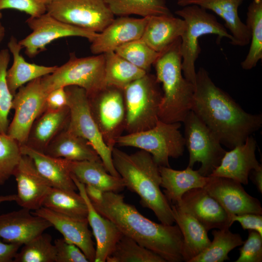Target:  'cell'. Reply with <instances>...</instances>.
I'll use <instances>...</instances> for the list:
<instances>
[{"instance_id":"6da1fadb","label":"cell","mask_w":262,"mask_h":262,"mask_svg":"<svg viewBox=\"0 0 262 262\" xmlns=\"http://www.w3.org/2000/svg\"><path fill=\"white\" fill-rule=\"evenodd\" d=\"M191 110L230 149L244 143L262 126V115L243 110L203 67L196 73Z\"/></svg>"},{"instance_id":"7a4b0ae2","label":"cell","mask_w":262,"mask_h":262,"mask_svg":"<svg viewBox=\"0 0 262 262\" xmlns=\"http://www.w3.org/2000/svg\"><path fill=\"white\" fill-rule=\"evenodd\" d=\"M96 210L112 221L123 235L163 258L165 262L183 261V236L178 226L155 223L126 203L123 195L104 192L102 200L92 203Z\"/></svg>"},{"instance_id":"3957f363","label":"cell","mask_w":262,"mask_h":262,"mask_svg":"<svg viewBox=\"0 0 262 262\" xmlns=\"http://www.w3.org/2000/svg\"><path fill=\"white\" fill-rule=\"evenodd\" d=\"M112 159L125 187L138 195L142 206L152 210L161 223L173 225L171 204L160 189L159 166L151 154L141 149L129 154L115 147Z\"/></svg>"},{"instance_id":"277c9868","label":"cell","mask_w":262,"mask_h":262,"mask_svg":"<svg viewBox=\"0 0 262 262\" xmlns=\"http://www.w3.org/2000/svg\"><path fill=\"white\" fill-rule=\"evenodd\" d=\"M180 43V37L153 64L157 81L162 84L159 118L166 123L183 122L192 108L195 85L182 73Z\"/></svg>"},{"instance_id":"5b68a950","label":"cell","mask_w":262,"mask_h":262,"mask_svg":"<svg viewBox=\"0 0 262 262\" xmlns=\"http://www.w3.org/2000/svg\"><path fill=\"white\" fill-rule=\"evenodd\" d=\"M185 23V30L180 36L181 68L185 78L194 84L196 71L195 63L201 52L199 38L205 34H213L220 39L233 40L231 35L216 17L206 9L196 5H189L175 12Z\"/></svg>"},{"instance_id":"8992f818","label":"cell","mask_w":262,"mask_h":262,"mask_svg":"<svg viewBox=\"0 0 262 262\" xmlns=\"http://www.w3.org/2000/svg\"><path fill=\"white\" fill-rule=\"evenodd\" d=\"M155 75L148 72L123 90L126 109L125 130L128 133L150 129L159 120L163 92Z\"/></svg>"},{"instance_id":"52a82bcc","label":"cell","mask_w":262,"mask_h":262,"mask_svg":"<svg viewBox=\"0 0 262 262\" xmlns=\"http://www.w3.org/2000/svg\"><path fill=\"white\" fill-rule=\"evenodd\" d=\"M104 72V54L79 58L72 53L67 62L42 77L41 81L48 94L61 87L77 86L90 96L105 86Z\"/></svg>"},{"instance_id":"ba28073f","label":"cell","mask_w":262,"mask_h":262,"mask_svg":"<svg viewBox=\"0 0 262 262\" xmlns=\"http://www.w3.org/2000/svg\"><path fill=\"white\" fill-rule=\"evenodd\" d=\"M180 127V122L166 123L159 120L147 130L121 135L116 144L146 151L159 166L170 167L169 158H178L184 150V138L179 130Z\"/></svg>"},{"instance_id":"9c48e42d","label":"cell","mask_w":262,"mask_h":262,"mask_svg":"<svg viewBox=\"0 0 262 262\" xmlns=\"http://www.w3.org/2000/svg\"><path fill=\"white\" fill-rule=\"evenodd\" d=\"M65 87L69 109V117L66 129L85 139L91 144L110 174L120 177L113 164L112 150L104 141L91 114L86 91L77 86Z\"/></svg>"},{"instance_id":"30bf717a","label":"cell","mask_w":262,"mask_h":262,"mask_svg":"<svg viewBox=\"0 0 262 262\" xmlns=\"http://www.w3.org/2000/svg\"><path fill=\"white\" fill-rule=\"evenodd\" d=\"M184 141L189 152L188 167L196 163L201 166L197 170L202 176H210L220 164L226 151L213 132L191 110L185 117Z\"/></svg>"},{"instance_id":"8fae6325","label":"cell","mask_w":262,"mask_h":262,"mask_svg":"<svg viewBox=\"0 0 262 262\" xmlns=\"http://www.w3.org/2000/svg\"><path fill=\"white\" fill-rule=\"evenodd\" d=\"M87 97L91 114L104 141L112 150L125 130L126 109L123 90L105 86Z\"/></svg>"},{"instance_id":"7c38bea8","label":"cell","mask_w":262,"mask_h":262,"mask_svg":"<svg viewBox=\"0 0 262 262\" xmlns=\"http://www.w3.org/2000/svg\"><path fill=\"white\" fill-rule=\"evenodd\" d=\"M46 6L58 20L98 33L115 18L104 0H52Z\"/></svg>"},{"instance_id":"4fadbf2b","label":"cell","mask_w":262,"mask_h":262,"mask_svg":"<svg viewBox=\"0 0 262 262\" xmlns=\"http://www.w3.org/2000/svg\"><path fill=\"white\" fill-rule=\"evenodd\" d=\"M41 78L35 79L20 87L13 97V118L7 134L20 145L27 143L31 128L42 114L48 95L43 89Z\"/></svg>"},{"instance_id":"5bb4252c","label":"cell","mask_w":262,"mask_h":262,"mask_svg":"<svg viewBox=\"0 0 262 262\" xmlns=\"http://www.w3.org/2000/svg\"><path fill=\"white\" fill-rule=\"evenodd\" d=\"M26 22L32 32L18 42L25 49V54L31 58L44 51L48 45L57 39L78 36L91 42L98 33L62 22L47 12L37 16H30Z\"/></svg>"},{"instance_id":"9a60e30c","label":"cell","mask_w":262,"mask_h":262,"mask_svg":"<svg viewBox=\"0 0 262 262\" xmlns=\"http://www.w3.org/2000/svg\"><path fill=\"white\" fill-rule=\"evenodd\" d=\"M208 177L204 188L220 203L229 216L247 213L262 214L260 202L249 195L241 183L225 177Z\"/></svg>"},{"instance_id":"2e32d148","label":"cell","mask_w":262,"mask_h":262,"mask_svg":"<svg viewBox=\"0 0 262 262\" xmlns=\"http://www.w3.org/2000/svg\"><path fill=\"white\" fill-rule=\"evenodd\" d=\"M175 205L195 218L207 231L229 229L233 224L224 209L204 188L187 191Z\"/></svg>"},{"instance_id":"e0dca14e","label":"cell","mask_w":262,"mask_h":262,"mask_svg":"<svg viewBox=\"0 0 262 262\" xmlns=\"http://www.w3.org/2000/svg\"><path fill=\"white\" fill-rule=\"evenodd\" d=\"M13 176L17 185L15 202L22 208L30 211L42 207L52 186L38 172L32 159L22 154Z\"/></svg>"},{"instance_id":"ac0fdd59","label":"cell","mask_w":262,"mask_h":262,"mask_svg":"<svg viewBox=\"0 0 262 262\" xmlns=\"http://www.w3.org/2000/svg\"><path fill=\"white\" fill-rule=\"evenodd\" d=\"M147 20V17L136 18L120 16L114 18L91 42V52L97 55L115 51L126 43L140 39Z\"/></svg>"},{"instance_id":"d6986e66","label":"cell","mask_w":262,"mask_h":262,"mask_svg":"<svg viewBox=\"0 0 262 262\" xmlns=\"http://www.w3.org/2000/svg\"><path fill=\"white\" fill-rule=\"evenodd\" d=\"M49 221L66 241L77 246L90 262L95 261L96 248L87 219H79L41 207L32 212Z\"/></svg>"},{"instance_id":"ffe728a7","label":"cell","mask_w":262,"mask_h":262,"mask_svg":"<svg viewBox=\"0 0 262 262\" xmlns=\"http://www.w3.org/2000/svg\"><path fill=\"white\" fill-rule=\"evenodd\" d=\"M51 227L47 220L22 208L0 214V239L22 246Z\"/></svg>"},{"instance_id":"44dd1931","label":"cell","mask_w":262,"mask_h":262,"mask_svg":"<svg viewBox=\"0 0 262 262\" xmlns=\"http://www.w3.org/2000/svg\"><path fill=\"white\" fill-rule=\"evenodd\" d=\"M256 145L251 135L244 143L226 151L220 164L210 176L230 178L247 184L250 173L260 165L255 154Z\"/></svg>"},{"instance_id":"7402d4cb","label":"cell","mask_w":262,"mask_h":262,"mask_svg":"<svg viewBox=\"0 0 262 262\" xmlns=\"http://www.w3.org/2000/svg\"><path fill=\"white\" fill-rule=\"evenodd\" d=\"M79 194L84 198L88 209L87 220L96 241L95 262H105L123 235L110 220L99 214L86 195L85 185L71 174Z\"/></svg>"},{"instance_id":"603a6c76","label":"cell","mask_w":262,"mask_h":262,"mask_svg":"<svg viewBox=\"0 0 262 262\" xmlns=\"http://www.w3.org/2000/svg\"><path fill=\"white\" fill-rule=\"evenodd\" d=\"M243 0H178L177 4L182 7L196 5L206 10H210L221 17L224 26L229 30L234 46H245L250 41V33L246 24L238 15V8Z\"/></svg>"},{"instance_id":"cb8c5ba5","label":"cell","mask_w":262,"mask_h":262,"mask_svg":"<svg viewBox=\"0 0 262 262\" xmlns=\"http://www.w3.org/2000/svg\"><path fill=\"white\" fill-rule=\"evenodd\" d=\"M185 29L184 20L173 15L150 16L147 17L141 39L154 50L161 53L180 37Z\"/></svg>"},{"instance_id":"d4e9b609","label":"cell","mask_w":262,"mask_h":262,"mask_svg":"<svg viewBox=\"0 0 262 262\" xmlns=\"http://www.w3.org/2000/svg\"><path fill=\"white\" fill-rule=\"evenodd\" d=\"M64 160L70 174L85 185L94 186L104 192L118 193L125 187L122 179L110 174L101 161H71Z\"/></svg>"},{"instance_id":"484cf974","label":"cell","mask_w":262,"mask_h":262,"mask_svg":"<svg viewBox=\"0 0 262 262\" xmlns=\"http://www.w3.org/2000/svg\"><path fill=\"white\" fill-rule=\"evenodd\" d=\"M7 47L12 54L13 62L11 67L7 70L6 78L9 89L13 96L25 84L53 73L58 66L27 62L20 54L23 48L14 36L10 37Z\"/></svg>"},{"instance_id":"4316f807","label":"cell","mask_w":262,"mask_h":262,"mask_svg":"<svg viewBox=\"0 0 262 262\" xmlns=\"http://www.w3.org/2000/svg\"><path fill=\"white\" fill-rule=\"evenodd\" d=\"M175 222L183 236V261L189 262L208 247L211 241L208 231L195 218L182 211L176 205H171Z\"/></svg>"},{"instance_id":"83f0119b","label":"cell","mask_w":262,"mask_h":262,"mask_svg":"<svg viewBox=\"0 0 262 262\" xmlns=\"http://www.w3.org/2000/svg\"><path fill=\"white\" fill-rule=\"evenodd\" d=\"M44 153L54 158L71 161H101L96 151L86 140L69 131L66 128L56 135Z\"/></svg>"},{"instance_id":"f1b7e54d","label":"cell","mask_w":262,"mask_h":262,"mask_svg":"<svg viewBox=\"0 0 262 262\" xmlns=\"http://www.w3.org/2000/svg\"><path fill=\"white\" fill-rule=\"evenodd\" d=\"M69 117L68 106L43 112L33 123L25 145L44 152L56 135L66 128Z\"/></svg>"},{"instance_id":"f546056e","label":"cell","mask_w":262,"mask_h":262,"mask_svg":"<svg viewBox=\"0 0 262 262\" xmlns=\"http://www.w3.org/2000/svg\"><path fill=\"white\" fill-rule=\"evenodd\" d=\"M22 154L30 157L40 174L53 187L70 190H78L65 160L54 158L34 149L26 145L20 146Z\"/></svg>"},{"instance_id":"4dcf8cb0","label":"cell","mask_w":262,"mask_h":262,"mask_svg":"<svg viewBox=\"0 0 262 262\" xmlns=\"http://www.w3.org/2000/svg\"><path fill=\"white\" fill-rule=\"evenodd\" d=\"M161 177V186L170 204H175L180 200L187 191L196 188H204L208 177L201 175L197 170L187 167L178 170L170 167L159 166Z\"/></svg>"},{"instance_id":"1f68e13d","label":"cell","mask_w":262,"mask_h":262,"mask_svg":"<svg viewBox=\"0 0 262 262\" xmlns=\"http://www.w3.org/2000/svg\"><path fill=\"white\" fill-rule=\"evenodd\" d=\"M104 54L105 86H114L123 90L131 83L148 73L135 66L115 51Z\"/></svg>"},{"instance_id":"d6a6232c","label":"cell","mask_w":262,"mask_h":262,"mask_svg":"<svg viewBox=\"0 0 262 262\" xmlns=\"http://www.w3.org/2000/svg\"><path fill=\"white\" fill-rule=\"evenodd\" d=\"M43 206L54 212L79 219H87L88 209L82 196L75 191L52 187Z\"/></svg>"},{"instance_id":"836d02e7","label":"cell","mask_w":262,"mask_h":262,"mask_svg":"<svg viewBox=\"0 0 262 262\" xmlns=\"http://www.w3.org/2000/svg\"><path fill=\"white\" fill-rule=\"evenodd\" d=\"M212 235L213 240L208 247L189 262H223L229 260V252L244 242L239 234L231 232L229 228L214 229Z\"/></svg>"},{"instance_id":"e575fe53","label":"cell","mask_w":262,"mask_h":262,"mask_svg":"<svg viewBox=\"0 0 262 262\" xmlns=\"http://www.w3.org/2000/svg\"><path fill=\"white\" fill-rule=\"evenodd\" d=\"M246 15V25L250 33V45L241 66L243 69L250 70L262 59V0H253Z\"/></svg>"},{"instance_id":"d590c367","label":"cell","mask_w":262,"mask_h":262,"mask_svg":"<svg viewBox=\"0 0 262 262\" xmlns=\"http://www.w3.org/2000/svg\"><path fill=\"white\" fill-rule=\"evenodd\" d=\"M115 15H138L142 17L172 15L165 0H104Z\"/></svg>"},{"instance_id":"8d00e7d4","label":"cell","mask_w":262,"mask_h":262,"mask_svg":"<svg viewBox=\"0 0 262 262\" xmlns=\"http://www.w3.org/2000/svg\"><path fill=\"white\" fill-rule=\"evenodd\" d=\"M106 262H166L158 254L123 234L107 257Z\"/></svg>"},{"instance_id":"74e56055","label":"cell","mask_w":262,"mask_h":262,"mask_svg":"<svg viewBox=\"0 0 262 262\" xmlns=\"http://www.w3.org/2000/svg\"><path fill=\"white\" fill-rule=\"evenodd\" d=\"M55 249L51 236L44 232L23 245L14 262H55Z\"/></svg>"},{"instance_id":"f35d334b","label":"cell","mask_w":262,"mask_h":262,"mask_svg":"<svg viewBox=\"0 0 262 262\" xmlns=\"http://www.w3.org/2000/svg\"><path fill=\"white\" fill-rule=\"evenodd\" d=\"M115 52L147 72H148L160 55V53L154 50L141 38L121 45Z\"/></svg>"},{"instance_id":"ab89813d","label":"cell","mask_w":262,"mask_h":262,"mask_svg":"<svg viewBox=\"0 0 262 262\" xmlns=\"http://www.w3.org/2000/svg\"><path fill=\"white\" fill-rule=\"evenodd\" d=\"M20 146L7 133H0V185L13 176L22 155Z\"/></svg>"},{"instance_id":"60d3db41","label":"cell","mask_w":262,"mask_h":262,"mask_svg":"<svg viewBox=\"0 0 262 262\" xmlns=\"http://www.w3.org/2000/svg\"><path fill=\"white\" fill-rule=\"evenodd\" d=\"M8 49L0 50V133H7L9 122L8 115L12 108L14 96L6 81V72L10 59Z\"/></svg>"},{"instance_id":"b9f144b4","label":"cell","mask_w":262,"mask_h":262,"mask_svg":"<svg viewBox=\"0 0 262 262\" xmlns=\"http://www.w3.org/2000/svg\"><path fill=\"white\" fill-rule=\"evenodd\" d=\"M242 245L236 262H262V236L258 232L249 230L247 239Z\"/></svg>"},{"instance_id":"7bdbcfd3","label":"cell","mask_w":262,"mask_h":262,"mask_svg":"<svg viewBox=\"0 0 262 262\" xmlns=\"http://www.w3.org/2000/svg\"><path fill=\"white\" fill-rule=\"evenodd\" d=\"M54 245L55 249V262H89L77 246L64 238L55 240Z\"/></svg>"},{"instance_id":"ee69618b","label":"cell","mask_w":262,"mask_h":262,"mask_svg":"<svg viewBox=\"0 0 262 262\" xmlns=\"http://www.w3.org/2000/svg\"><path fill=\"white\" fill-rule=\"evenodd\" d=\"M8 9L23 12L32 17L47 12L46 5L40 0H0V12Z\"/></svg>"},{"instance_id":"f6af8a7d","label":"cell","mask_w":262,"mask_h":262,"mask_svg":"<svg viewBox=\"0 0 262 262\" xmlns=\"http://www.w3.org/2000/svg\"><path fill=\"white\" fill-rule=\"evenodd\" d=\"M231 222H238L244 230H252L258 232L262 236V214L247 213L241 214L230 215Z\"/></svg>"},{"instance_id":"bcb514c9","label":"cell","mask_w":262,"mask_h":262,"mask_svg":"<svg viewBox=\"0 0 262 262\" xmlns=\"http://www.w3.org/2000/svg\"><path fill=\"white\" fill-rule=\"evenodd\" d=\"M67 96L65 87H61L51 91L48 94L43 113L46 111L59 110L67 106Z\"/></svg>"},{"instance_id":"7dc6e473","label":"cell","mask_w":262,"mask_h":262,"mask_svg":"<svg viewBox=\"0 0 262 262\" xmlns=\"http://www.w3.org/2000/svg\"><path fill=\"white\" fill-rule=\"evenodd\" d=\"M21 245L9 243L0 239V262H13Z\"/></svg>"},{"instance_id":"c3c4849f","label":"cell","mask_w":262,"mask_h":262,"mask_svg":"<svg viewBox=\"0 0 262 262\" xmlns=\"http://www.w3.org/2000/svg\"><path fill=\"white\" fill-rule=\"evenodd\" d=\"M85 190L91 203H97L102 200L104 192L100 189L91 185L86 184L85 185Z\"/></svg>"},{"instance_id":"681fc988","label":"cell","mask_w":262,"mask_h":262,"mask_svg":"<svg viewBox=\"0 0 262 262\" xmlns=\"http://www.w3.org/2000/svg\"><path fill=\"white\" fill-rule=\"evenodd\" d=\"M252 180L256 186L258 191L262 193V165L253 170Z\"/></svg>"},{"instance_id":"f907efd6","label":"cell","mask_w":262,"mask_h":262,"mask_svg":"<svg viewBox=\"0 0 262 262\" xmlns=\"http://www.w3.org/2000/svg\"><path fill=\"white\" fill-rule=\"evenodd\" d=\"M16 194L0 196V203L5 202L16 201Z\"/></svg>"},{"instance_id":"816d5d0a","label":"cell","mask_w":262,"mask_h":262,"mask_svg":"<svg viewBox=\"0 0 262 262\" xmlns=\"http://www.w3.org/2000/svg\"><path fill=\"white\" fill-rule=\"evenodd\" d=\"M2 16V13L0 12V44L2 42L5 35V29L1 22Z\"/></svg>"},{"instance_id":"f5cc1de1","label":"cell","mask_w":262,"mask_h":262,"mask_svg":"<svg viewBox=\"0 0 262 262\" xmlns=\"http://www.w3.org/2000/svg\"><path fill=\"white\" fill-rule=\"evenodd\" d=\"M42 2H43L45 5H47L52 0H40Z\"/></svg>"}]
</instances>
